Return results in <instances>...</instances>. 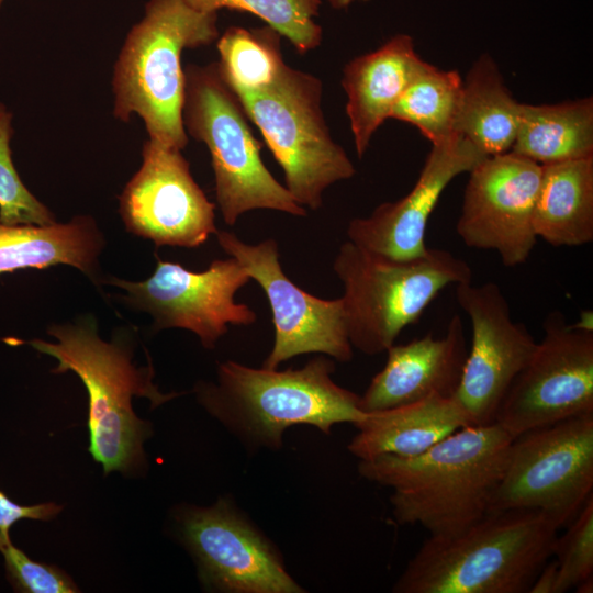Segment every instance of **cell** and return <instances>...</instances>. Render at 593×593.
<instances>
[{
	"instance_id": "obj_34",
	"label": "cell",
	"mask_w": 593,
	"mask_h": 593,
	"mask_svg": "<svg viewBox=\"0 0 593 593\" xmlns=\"http://www.w3.org/2000/svg\"><path fill=\"white\" fill-rule=\"evenodd\" d=\"M367 1H370V0H327L329 5L336 10L346 9L356 2H367Z\"/></svg>"
},
{
	"instance_id": "obj_19",
	"label": "cell",
	"mask_w": 593,
	"mask_h": 593,
	"mask_svg": "<svg viewBox=\"0 0 593 593\" xmlns=\"http://www.w3.org/2000/svg\"><path fill=\"white\" fill-rule=\"evenodd\" d=\"M413 38L396 34L379 48L357 56L343 69L342 87L347 102L356 153L361 158L381 124L423 64Z\"/></svg>"
},
{
	"instance_id": "obj_24",
	"label": "cell",
	"mask_w": 593,
	"mask_h": 593,
	"mask_svg": "<svg viewBox=\"0 0 593 593\" xmlns=\"http://www.w3.org/2000/svg\"><path fill=\"white\" fill-rule=\"evenodd\" d=\"M511 152L541 166L593 157V99L521 103Z\"/></svg>"
},
{
	"instance_id": "obj_7",
	"label": "cell",
	"mask_w": 593,
	"mask_h": 593,
	"mask_svg": "<svg viewBox=\"0 0 593 593\" xmlns=\"http://www.w3.org/2000/svg\"><path fill=\"white\" fill-rule=\"evenodd\" d=\"M184 76V130L210 152L215 199L225 224L232 226L242 214L259 209L305 216L306 209L264 164L261 144L217 64L188 65Z\"/></svg>"
},
{
	"instance_id": "obj_1",
	"label": "cell",
	"mask_w": 593,
	"mask_h": 593,
	"mask_svg": "<svg viewBox=\"0 0 593 593\" xmlns=\"http://www.w3.org/2000/svg\"><path fill=\"white\" fill-rule=\"evenodd\" d=\"M513 437L497 423L467 425L413 457L381 455L359 461V474L392 489L400 525L430 536L457 534L489 512Z\"/></svg>"
},
{
	"instance_id": "obj_25",
	"label": "cell",
	"mask_w": 593,
	"mask_h": 593,
	"mask_svg": "<svg viewBox=\"0 0 593 593\" xmlns=\"http://www.w3.org/2000/svg\"><path fill=\"white\" fill-rule=\"evenodd\" d=\"M281 35L266 25L231 26L217 37L220 74L235 94L262 92L277 83L288 65L281 53Z\"/></svg>"
},
{
	"instance_id": "obj_23",
	"label": "cell",
	"mask_w": 593,
	"mask_h": 593,
	"mask_svg": "<svg viewBox=\"0 0 593 593\" xmlns=\"http://www.w3.org/2000/svg\"><path fill=\"white\" fill-rule=\"evenodd\" d=\"M521 102L507 87L494 59L481 55L462 80L455 133L485 156L511 152L514 144Z\"/></svg>"
},
{
	"instance_id": "obj_12",
	"label": "cell",
	"mask_w": 593,
	"mask_h": 593,
	"mask_svg": "<svg viewBox=\"0 0 593 593\" xmlns=\"http://www.w3.org/2000/svg\"><path fill=\"white\" fill-rule=\"evenodd\" d=\"M250 280L238 260L230 256L213 260L200 272L158 259L154 273L144 281L111 282L126 291L127 303L153 316L156 329H188L204 348L213 349L228 325L248 326L257 321L254 310L235 300Z\"/></svg>"
},
{
	"instance_id": "obj_9",
	"label": "cell",
	"mask_w": 593,
	"mask_h": 593,
	"mask_svg": "<svg viewBox=\"0 0 593 593\" xmlns=\"http://www.w3.org/2000/svg\"><path fill=\"white\" fill-rule=\"evenodd\" d=\"M592 494L593 413H590L514 437L489 512L537 510L560 529L578 515Z\"/></svg>"
},
{
	"instance_id": "obj_18",
	"label": "cell",
	"mask_w": 593,
	"mask_h": 593,
	"mask_svg": "<svg viewBox=\"0 0 593 593\" xmlns=\"http://www.w3.org/2000/svg\"><path fill=\"white\" fill-rule=\"evenodd\" d=\"M384 367L360 395V409L374 412L430 396H454L468 350L460 315L449 321L446 334L433 333L387 349Z\"/></svg>"
},
{
	"instance_id": "obj_16",
	"label": "cell",
	"mask_w": 593,
	"mask_h": 593,
	"mask_svg": "<svg viewBox=\"0 0 593 593\" xmlns=\"http://www.w3.org/2000/svg\"><path fill=\"white\" fill-rule=\"evenodd\" d=\"M142 157L120 195L127 231L157 246L187 248L216 234L215 205L193 179L181 149L148 137Z\"/></svg>"
},
{
	"instance_id": "obj_28",
	"label": "cell",
	"mask_w": 593,
	"mask_h": 593,
	"mask_svg": "<svg viewBox=\"0 0 593 593\" xmlns=\"http://www.w3.org/2000/svg\"><path fill=\"white\" fill-rule=\"evenodd\" d=\"M11 121V113L0 103V222L53 224V214L27 190L14 168L10 149Z\"/></svg>"
},
{
	"instance_id": "obj_30",
	"label": "cell",
	"mask_w": 593,
	"mask_h": 593,
	"mask_svg": "<svg viewBox=\"0 0 593 593\" xmlns=\"http://www.w3.org/2000/svg\"><path fill=\"white\" fill-rule=\"evenodd\" d=\"M1 553L9 581L19 592L74 593L79 591L64 571L30 559L12 542L2 549Z\"/></svg>"
},
{
	"instance_id": "obj_20",
	"label": "cell",
	"mask_w": 593,
	"mask_h": 593,
	"mask_svg": "<svg viewBox=\"0 0 593 593\" xmlns=\"http://www.w3.org/2000/svg\"><path fill=\"white\" fill-rule=\"evenodd\" d=\"M469 425L454 396H430L414 403L366 412L348 450L360 460L381 455L413 457Z\"/></svg>"
},
{
	"instance_id": "obj_21",
	"label": "cell",
	"mask_w": 593,
	"mask_h": 593,
	"mask_svg": "<svg viewBox=\"0 0 593 593\" xmlns=\"http://www.w3.org/2000/svg\"><path fill=\"white\" fill-rule=\"evenodd\" d=\"M534 210L537 237L552 246L593 240V157L541 166Z\"/></svg>"
},
{
	"instance_id": "obj_17",
	"label": "cell",
	"mask_w": 593,
	"mask_h": 593,
	"mask_svg": "<svg viewBox=\"0 0 593 593\" xmlns=\"http://www.w3.org/2000/svg\"><path fill=\"white\" fill-rule=\"evenodd\" d=\"M485 157L458 134L432 145L411 191L378 205L368 216L353 219L347 227L348 240L395 260L425 255L427 223L441 193L452 179L469 172Z\"/></svg>"
},
{
	"instance_id": "obj_31",
	"label": "cell",
	"mask_w": 593,
	"mask_h": 593,
	"mask_svg": "<svg viewBox=\"0 0 593 593\" xmlns=\"http://www.w3.org/2000/svg\"><path fill=\"white\" fill-rule=\"evenodd\" d=\"M61 508L53 502L30 506L20 505L0 491V551L11 544L10 528L18 521H48L55 517Z\"/></svg>"
},
{
	"instance_id": "obj_29",
	"label": "cell",
	"mask_w": 593,
	"mask_h": 593,
	"mask_svg": "<svg viewBox=\"0 0 593 593\" xmlns=\"http://www.w3.org/2000/svg\"><path fill=\"white\" fill-rule=\"evenodd\" d=\"M552 555L557 562L556 593H564L593 575V494L578 515L556 537Z\"/></svg>"
},
{
	"instance_id": "obj_13",
	"label": "cell",
	"mask_w": 593,
	"mask_h": 593,
	"mask_svg": "<svg viewBox=\"0 0 593 593\" xmlns=\"http://www.w3.org/2000/svg\"><path fill=\"white\" fill-rule=\"evenodd\" d=\"M179 525L205 588L227 593L304 592L277 549L228 500L183 510Z\"/></svg>"
},
{
	"instance_id": "obj_15",
	"label": "cell",
	"mask_w": 593,
	"mask_h": 593,
	"mask_svg": "<svg viewBox=\"0 0 593 593\" xmlns=\"http://www.w3.org/2000/svg\"><path fill=\"white\" fill-rule=\"evenodd\" d=\"M541 165L507 152L469 171L456 231L471 248L497 253L502 264H524L536 244L534 210Z\"/></svg>"
},
{
	"instance_id": "obj_26",
	"label": "cell",
	"mask_w": 593,
	"mask_h": 593,
	"mask_svg": "<svg viewBox=\"0 0 593 593\" xmlns=\"http://www.w3.org/2000/svg\"><path fill=\"white\" fill-rule=\"evenodd\" d=\"M462 78L457 70H441L425 60L417 69L391 119L414 125L432 145L455 133Z\"/></svg>"
},
{
	"instance_id": "obj_6",
	"label": "cell",
	"mask_w": 593,
	"mask_h": 593,
	"mask_svg": "<svg viewBox=\"0 0 593 593\" xmlns=\"http://www.w3.org/2000/svg\"><path fill=\"white\" fill-rule=\"evenodd\" d=\"M333 270L344 287L349 342L366 355L387 351L447 286L472 280L467 261L445 249L395 260L350 240L339 246Z\"/></svg>"
},
{
	"instance_id": "obj_27",
	"label": "cell",
	"mask_w": 593,
	"mask_h": 593,
	"mask_svg": "<svg viewBox=\"0 0 593 593\" xmlns=\"http://www.w3.org/2000/svg\"><path fill=\"white\" fill-rule=\"evenodd\" d=\"M192 9L217 13L230 9L254 14L287 37L300 54L315 49L323 30L315 19L322 0H184Z\"/></svg>"
},
{
	"instance_id": "obj_33",
	"label": "cell",
	"mask_w": 593,
	"mask_h": 593,
	"mask_svg": "<svg viewBox=\"0 0 593 593\" xmlns=\"http://www.w3.org/2000/svg\"><path fill=\"white\" fill-rule=\"evenodd\" d=\"M574 589H575V592L578 593H592L593 592V575L579 582Z\"/></svg>"
},
{
	"instance_id": "obj_14",
	"label": "cell",
	"mask_w": 593,
	"mask_h": 593,
	"mask_svg": "<svg viewBox=\"0 0 593 593\" xmlns=\"http://www.w3.org/2000/svg\"><path fill=\"white\" fill-rule=\"evenodd\" d=\"M456 300L470 318L471 345L454 398L469 425L495 423L500 404L537 342L515 322L501 288L494 282L455 286Z\"/></svg>"
},
{
	"instance_id": "obj_5",
	"label": "cell",
	"mask_w": 593,
	"mask_h": 593,
	"mask_svg": "<svg viewBox=\"0 0 593 593\" xmlns=\"http://www.w3.org/2000/svg\"><path fill=\"white\" fill-rule=\"evenodd\" d=\"M48 334L57 339L27 342L37 351L58 361L53 372H75L88 392L89 451L103 467L131 473L145 463L144 441L152 435L150 425L132 409L134 396L147 398L153 407L179 393H161L153 383V367L136 368L131 350L119 340L99 338L96 324L54 325Z\"/></svg>"
},
{
	"instance_id": "obj_10",
	"label": "cell",
	"mask_w": 593,
	"mask_h": 593,
	"mask_svg": "<svg viewBox=\"0 0 593 593\" xmlns=\"http://www.w3.org/2000/svg\"><path fill=\"white\" fill-rule=\"evenodd\" d=\"M544 335L516 376L496 413L513 438L534 428L593 413L592 326L568 324L551 312Z\"/></svg>"
},
{
	"instance_id": "obj_3",
	"label": "cell",
	"mask_w": 593,
	"mask_h": 593,
	"mask_svg": "<svg viewBox=\"0 0 593 593\" xmlns=\"http://www.w3.org/2000/svg\"><path fill=\"white\" fill-rule=\"evenodd\" d=\"M559 527L537 510L489 512L466 529L429 536L395 593H524L550 559Z\"/></svg>"
},
{
	"instance_id": "obj_2",
	"label": "cell",
	"mask_w": 593,
	"mask_h": 593,
	"mask_svg": "<svg viewBox=\"0 0 593 593\" xmlns=\"http://www.w3.org/2000/svg\"><path fill=\"white\" fill-rule=\"evenodd\" d=\"M334 370L325 355L286 370L226 360L217 366L216 382H201L194 392L206 412L245 445L280 449L290 426L312 425L329 434L336 424L355 425L366 416L360 395L338 385Z\"/></svg>"
},
{
	"instance_id": "obj_35",
	"label": "cell",
	"mask_w": 593,
	"mask_h": 593,
	"mask_svg": "<svg viewBox=\"0 0 593 593\" xmlns=\"http://www.w3.org/2000/svg\"><path fill=\"white\" fill-rule=\"evenodd\" d=\"M2 1H3V0H0V5H1Z\"/></svg>"
},
{
	"instance_id": "obj_32",
	"label": "cell",
	"mask_w": 593,
	"mask_h": 593,
	"mask_svg": "<svg viewBox=\"0 0 593 593\" xmlns=\"http://www.w3.org/2000/svg\"><path fill=\"white\" fill-rule=\"evenodd\" d=\"M557 562L547 561L532 583L528 593H556L557 589Z\"/></svg>"
},
{
	"instance_id": "obj_11",
	"label": "cell",
	"mask_w": 593,
	"mask_h": 593,
	"mask_svg": "<svg viewBox=\"0 0 593 593\" xmlns=\"http://www.w3.org/2000/svg\"><path fill=\"white\" fill-rule=\"evenodd\" d=\"M215 236L221 248L238 260L268 299L275 343L262 367L276 369L295 356L311 353L342 362L353 359L342 298L324 300L296 286L284 273L278 243L272 238L250 245L228 231H217Z\"/></svg>"
},
{
	"instance_id": "obj_8",
	"label": "cell",
	"mask_w": 593,
	"mask_h": 593,
	"mask_svg": "<svg viewBox=\"0 0 593 593\" xmlns=\"http://www.w3.org/2000/svg\"><path fill=\"white\" fill-rule=\"evenodd\" d=\"M322 96L323 83L317 77L290 66L271 88L236 94L282 168L284 187L310 210L322 206L328 187L356 172L344 148L331 136Z\"/></svg>"
},
{
	"instance_id": "obj_4",
	"label": "cell",
	"mask_w": 593,
	"mask_h": 593,
	"mask_svg": "<svg viewBox=\"0 0 593 593\" xmlns=\"http://www.w3.org/2000/svg\"><path fill=\"white\" fill-rule=\"evenodd\" d=\"M220 36L217 13H204L184 0H148L144 16L126 35L114 65L113 114L127 122L137 114L149 138L183 149L186 48L205 46Z\"/></svg>"
},
{
	"instance_id": "obj_22",
	"label": "cell",
	"mask_w": 593,
	"mask_h": 593,
	"mask_svg": "<svg viewBox=\"0 0 593 593\" xmlns=\"http://www.w3.org/2000/svg\"><path fill=\"white\" fill-rule=\"evenodd\" d=\"M101 247V235L87 216L67 224L0 222V273L65 264L92 276Z\"/></svg>"
}]
</instances>
